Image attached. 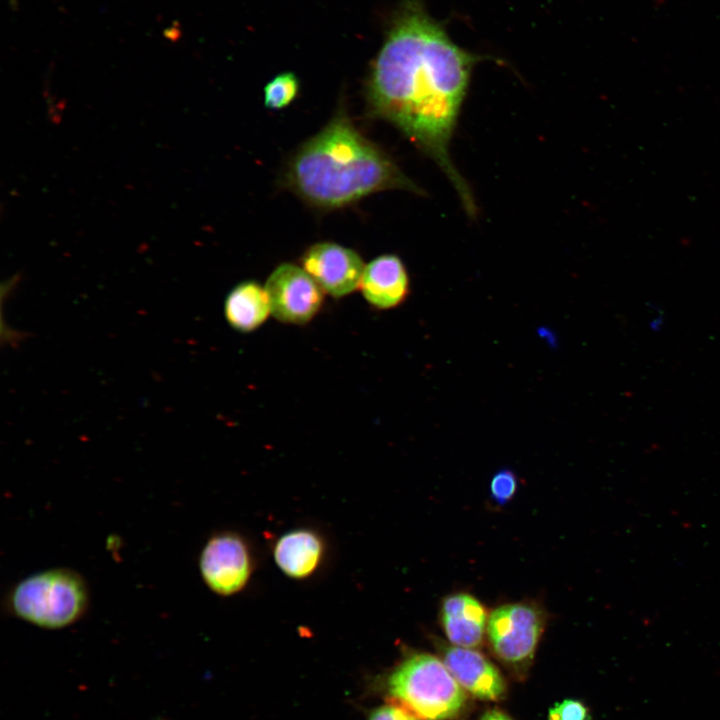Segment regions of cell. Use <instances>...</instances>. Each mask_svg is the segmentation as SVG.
Returning a JSON list of instances; mask_svg holds the SVG:
<instances>
[{
	"mask_svg": "<svg viewBox=\"0 0 720 720\" xmlns=\"http://www.w3.org/2000/svg\"><path fill=\"white\" fill-rule=\"evenodd\" d=\"M360 290L365 300L377 309L394 308L405 301L410 290L408 272L395 254H384L365 265Z\"/></svg>",
	"mask_w": 720,
	"mask_h": 720,
	"instance_id": "30bf717a",
	"label": "cell"
},
{
	"mask_svg": "<svg viewBox=\"0 0 720 720\" xmlns=\"http://www.w3.org/2000/svg\"><path fill=\"white\" fill-rule=\"evenodd\" d=\"M548 720H590V714L582 702L566 699L549 710Z\"/></svg>",
	"mask_w": 720,
	"mask_h": 720,
	"instance_id": "2e32d148",
	"label": "cell"
},
{
	"mask_svg": "<svg viewBox=\"0 0 720 720\" xmlns=\"http://www.w3.org/2000/svg\"><path fill=\"white\" fill-rule=\"evenodd\" d=\"M518 481L511 470L503 469L495 473L490 482V495L499 505L509 502L516 493Z\"/></svg>",
	"mask_w": 720,
	"mask_h": 720,
	"instance_id": "9a60e30c",
	"label": "cell"
},
{
	"mask_svg": "<svg viewBox=\"0 0 720 720\" xmlns=\"http://www.w3.org/2000/svg\"><path fill=\"white\" fill-rule=\"evenodd\" d=\"M442 661L460 686L481 700L503 698L506 684L497 667L474 648L444 646Z\"/></svg>",
	"mask_w": 720,
	"mask_h": 720,
	"instance_id": "9c48e42d",
	"label": "cell"
},
{
	"mask_svg": "<svg viewBox=\"0 0 720 720\" xmlns=\"http://www.w3.org/2000/svg\"><path fill=\"white\" fill-rule=\"evenodd\" d=\"M545 626L544 611L533 603L501 605L488 618L487 636L494 654L505 664L520 668L535 654Z\"/></svg>",
	"mask_w": 720,
	"mask_h": 720,
	"instance_id": "5b68a950",
	"label": "cell"
},
{
	"mask_svg": "<svg viewBox=\"0 0 720 720\" xmlns=\"http://www.w3.org/2000/svg\"><path fill=\"white\" fill-rule=\"evenodd\" d=\"M301 264L321 290L333 298L359 288L365 267L356 251L333 242L311 245L302 255Z\"/></svg>",
	"mask_w": 720,
	"mask_h": 720,
	"instance_id": "ba28073f",
	"label": "cell"
},
{
	"mask_svg": "<svg viewBox=\"0 0 720 720\" xmlns=\"http://www.w3.org/2000/svg\"><path fill=\"white\" fill-rule=\"evenodd\" d=\"M286 181L305 202L326 210L391 189L423 194L342 111L297 150L288 164Z\"/></svg>",
	"mask_w": 720,
	"mask_h": 720,
	"instance_id": "7a4b0ae2",
	"label": "cell"
},
{
	"mask_svg": "<svg viewBox=\"0 0 720 720\" xmlns=\"http://www.w3.org/2000/svg\"><path fill=\"white\" fill-rule=\"evenodd\" d=\"M199 570L212 592L221 596L240 592L253 571L252 555L246 541L230 531L214 534L201 550Z\"/></svg>",
	"mask_w": 720,
	"mask_h": 720,
	"instance_id": "8992f818",
	"label": "cell"
},
{
	"mask_svg": "<svg viewBox=\"0 0 720 720\" xmlns=\"http://www.w3.org/2000/svg\"><path fill=\"white\" fill-rule=\"evenodd\" d=\"M325 546L318 533L300 528L283 534L273 548L274 561L288 577L305 579L320 566Z\"/></svg>",
	"mask_w": 720,
	"mask_h": 720,
	"instance_id": "7c38bea8",
	"label": "cell"
},
{
	"mask_svg": "<svg viewBox=\"0 0 720 720\" xmlns=\"http://www.w3.org/2000/svg\"><path fill=\"white\" fill-rule=\"evenodd\" d=\"M389 695L422 720H450L466 703L465 690L444 662L428 653L406 657L387 678Z\"/></svg>",
	"mask_w": 720,
	"mask_h": 720,
	"instance_id": "277c9868",
	"label": "cell"
},
{
	"mask_svg": "<svg viewBox=\"0 0 720 720\" xmlns=\"http://www.w3.org/2000/svg\"><path fill=\"white\" fill-rule=\"evenodd\" d=\"M368 720H422L401 704H385L374 709Z\"/></svg>",
	"mask_w": 720,
	"mask_h": 720,
	"instance_id": "e0dca14e",
	"label": "cell"
},
{
	"mask_svg": "<svg viewBox=\"0 0 720 720\" xmlns=\"http://www.w3.org/2000/svg\"><path fill=\"white\" fill-rule=\"evenodd\" d=\"M271 314L264 286L253 280L237 284L224 302V315L229 325L243 333L259 328Z\"/></svg>",
	"mask_w": 720,
	"mask_h": 720,
	"instance_id": "4fadbf2b",
	"label": "cell"
},
{
	"mask_svg": "<svg viewBox=\"0 0 720 720\" xmlns=\"http://www.w3.org/2000/svg\"><path fill=\"white\" fill-rule=\"evenodd\" d=\"M480 720H512L506 713L498 710V709H492L487 711Z\"/></svg>",
	"mask_w": 720,
	"mask_h": 720,
	"instance_id": "ac0fdd59",
	"label": "cell"
},
{
	"mask_svg": "<svg viewBox=\"0 0 720 720\" xmlns=\"http://www.w3.org/2000/svg\"><path fill=\"white\" fill-rule=\"evenodd\" d=\"M264 288L271 314L278 321L303 325L311 321L322 307L324 292L300 266L278 265L268 276Z\"/></svg>",
	"mask_w": 720,
	"mask_h": 720,
	"instance_id": "52a82bcc",
	"label": "cell"
},
{
	"mask_svg": "<svg viewBox=\"0 0 720 720\" xmlns=\"http://www.w3.org/2000/svg\"><path fill=\"white\" fill-rule=\"evenodd\" d=\"M480 60L450 38L422 0H401L365 86L369 112L390 122L437 163L470 217L477 206L452 163L449 145Z\"/></svg>",
	"mask_w": 720,
	"mask_h": 720,
	"instance_id": "6da1fadb",
	"label": "cell"
},
{
	"mask_svg": "<svg viewBox=\"0 0 720 720\" xmlns=\"http://www.w3.org/2000/svg\"><path fill=\"white\" fill-rule=\"evenodd\" d=\"M4 602L8 613L18 619L44 629H61L86 614L90 592L77 571L51 568L20 580Z\"/></svg>",
	"mask_w": 720,
	"mask_h": 720,
	"instance_id": "3957f363",
	"label": "cell"
},
{
	"mask_svg": "<svg viewBox=\"0 0 720 720\" xmlns=\"http://www.w3.org/2000/svg\"><path fill=\"white\" fill-rule=\"evenodd\" d=\"M488 618L482 603L468 593L448 595L441 603V625L454 646L478 647L487 631Z\"/></svg>",
	"mask_w": 720,
	"mask_h": 720,
	"instance_id": "8fae6325",
	"label": "cell"
},
{
	"mask_svg": "<svg viewBox=\"0 0 720 720\" xmlns=\"http://www.w3.org/2000/svg\"><path fill=\"white\" fill-rule=\"evenodd\" d=\"M299 81L292 72L278 74L264 87V104L272 110L287 107L297 96Z\"/></svg>",
	"mask_w": 720,
	"mask_h": 720,
	"instance_id": "5bb4252c",
	"label": "cell"
}]
</instances>
